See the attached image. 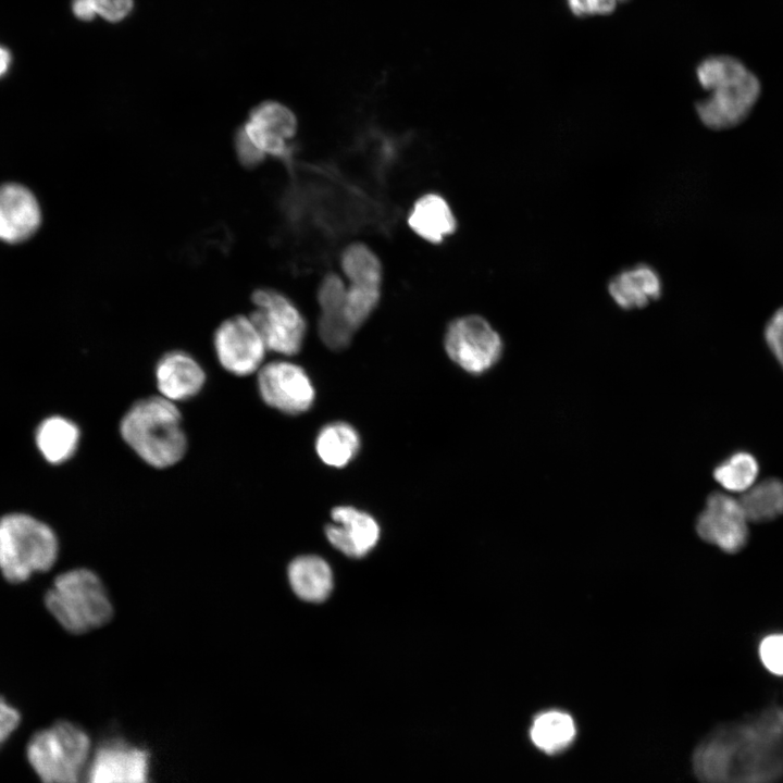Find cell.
Instances as JSON below:
<instances>
[{"mask_svg": "<svg viewBox=\"0 0 783 783\" xmlns=\"http://www.w3.org/2000/svg\"><path fill=\"white\" fill-rule=\"evenodd\" d=\"M44 601L58 624L75 635L103 626L113 616V605L102 580L87 568H74L57 575Z\"/></svg>", "mask_w": 783, "mask_h": 783, "instance_id": "obj_4", "label": "cell"}, {"mask_svg": "<svg viewBox=\"0 0 783 783\" xmlns=\"http://www.w3.org/2000/svg\"><path fill=\"white\" fill-rule=\"evenodd\" d=\"M608 293L623 310L642 309L660 298L662 281L652 266L638 263L616 274L609 281Z\"/></svg>", "mask_w": 783, "mask_h": 783, "instance_id": "obj_18", "label": "cell"}, {"mask_svg": "<svg viewBox=\"0 0 783 783\" xmlns=\"http://www.w3.org/2000/svg\"><path fill=\"white\" fill-rule=\"evenodd\" d=\"M293 592L306 601H322L330 595L333 576L328 564L318 556L295 558L287 569Z\"/></svg>", "mask_w": 783, "mask_h": 783, "instance_id": "obj_21", "label": "cell"}, {"mask_svg": "<svg viewBox=\"0 0 783 783\" xmlns=\"http://www.w3.org/2000/svg\"><path fill=\"white\" fill-rule=\"evenodd\" d=\"M738 500L748 522L773 521L783 515V480L768 477L755 483Z\"/></svg>", "mask_w": 783, "mask_h": 783, "instance_id": "obj_24", "label": "cell"}, {"mask_svg": "<svg viewBox=\"0 0 783 783\" xmlns=\"http://www.w3.org/2000/svg\"><path fill=\"white\" fill-rule=\"evenodd\" d=\"M40 222V211L33 194L16 184L0 187V238L17 243L30 236Z\"/></svg>", "mask_w": 783, "mask_h": 783, "instance_id": "obj_17", "label": "cell"}, {"mask_svg": "<svg viewBox=\"0 0 783 783\" xmlns=\"http://www.w3.org/2000/svg\"><path fill=\"white\" fill-rule=\"evenodd\" d=\"M154 378L159 395L176 403L197 396L206 384L207 374L191 355L171 350L158 360Z\"/></svg>", "mask_w": 783, "mask_h": 783, "instance_id": "obj_14", "label": "cell"}, {"mask_svg": "<svg viewBox=\"0 0 783 783\" xmlns=\"http://www.w3.org/2000/svg\"><path fill=\"white\" fill-rule=\"evenodd\" d=\"M72 11L75 17L84 22H89L97 16V13L89 0H73Z\"/></svg>", "mask_w": 783, "mask_h": 783, "instance_id": "obj_33", "label": "cell"}, {"mask_svg": "<svg viewBox=\"0 0 783 783\" xmlns=\"http://www.w3.org/2000/svg\"><path fill=\"white\" fill-rule=\"evenodd\" d=\"M619 3L620 0H566L569 11L576 17L608 15Z\"/></svg>", "mask_w": 783, "mask_h": 783, "instance_id": "obj_30", "label": "cell"}, {"mask_svg": "<svg viewBox=\"0 0 783 783\" xmlns=\"http://www.w3.org/2000/svg\"><path fill=\"white\" fill-rule=\"evenodd\" d=\"M251 300L254 309L249 316L268 351L286 357L297 355L306 335V321L297 307L271 288L256 289Z\"/></svg>", "mask_w": 783, "mask_h": 783, "instance_id": "obj_8", "label": "cell"}, {"mask_svg": "<svg viewBox=\"0 0 783 783\" xmlns=\"http://www.w3.org/2000/svg\"><path fill=\"white\" fill-rule=\"evenodd\" d=\"M79 436L74 422L63 417H50L39 425L36 440L46 460L62 463L75 453Z\"/></svg>", "mask_w": 783, "mask_h": 783, "instance_id": "obj_22", "label": "cell"}, {"mask_svg": "<svg viewBox=\"0 0 783 783\" xmlns=\"http://www.w3.org/2000/svg\"><path fill=\"white\" fill-rule=\"evenodd\" d=\"M410 228L424 240L439 244L451 235L457 222L448 202L437 194L420 197L408 216Z\"/></svg>", "mask_w": 783, "mask_h": 783, "instance_id": "obj_19", "label": "cell"}, {"mask_svg": "<svg viewBox=\"0 0 783 783\" xmlns=\"http://www.w3.org/2000/svg\"><path fill=\"white\" fill-rule=\"evenodd\" d=\"M762 667L772 675L783 676V632L763 635L757 647Z\"/></svg>", "mask_w": 783, "mask_h": 783, "instance_id": "obj_28", "label": "cell"}, {"mask_svg": "<svg viewBox=\"0 0 783 783\" xmlns=\"http://www.w3.org/2000/svg\"><path fill=\"white\" fill-rule=\"evenodd\" d=\"M120 435L148 465L165 469L185 456L188 440L175 402L153 395L135 401L121 419Z\"/></svg>", "mask_w": 783, "mask_h": 783, "instance_id": "obj_2", "label": "cell"}, {"mask_svg": "<svg viewBox=\"0 0 783 783\" xmlns=\"http://www.w3.org/2000/svg\"><path fill=\"white\" fill-rule=\"evenodd\" d=\"M692 765L700 783H779L783 780V705L718 725L697 745Z\"/></svg>", "mask_w": 783, "mask_h": 783, "instance_id": "obj_1", "label": "cell"}, {"mask_svg": "<svg viewBox=\"0 0 783 783\" xmlns=\"http://www.w3.org/2000/svg\"><path fill=\"white\" fill-rule=\"evenodd\" d=\"M748 523L738 499L713 492L697 517L696 532L706 543L726 554H736L748 542Z\"/></svg>", "mask_w": 783, "mask_h": 783, "instance_id": "obj_12", "label": "cell"}, {"mask_svg": "<svg viewBox=\"0 0 783 783\" xmlns=\"http://www.w3.org/2000/svg\"><path fill=\"white\" fill-rule=\"evenodd\" d=\"M89 749L90 739L83 729L60 721L36 732L26 755L42 783H79Z\"/></svg>", "mask_w": 783, "mask_h": 783, "instance_id": "obj_6", "label": "cell"}, {"mask_svg": "<svg viewBox=\"0 0 783 783\" xmlns=\"http://www.w3.org/2000/svg\"><path fill=\"white\" fill-rule=\"evenodd\" d=\"M360 437L353 426L333 422L321 428L315 439V451L327 465L343 468L357 455Z\"/></svg>", "mask_w": 783, "mask_h": 783, "instance_id": "obj_23", "label": "cell"}, {"mask_svg": "<svg viewBox=\"0 0 783 783\" xmlns=\"http://www.w3.org/2000/svg\"><path fill=\"white\" fill-rule=\"evenodd\" d=\"M213 348L220 365L236 376L257 373L264 364L266 346L249 315L227 318L214 331Z\"/></svg>", "mask_w": 783, "mask_h": 783, "instance_id": "obj_10", "label": "cell"}, {"mask_svg": "<svg viewBox=\"0 0 783 783\" xmlns=\"http://www.w3.org/2000/svg\"><path fill=\"white\" fill-rule=\"evenodd\" d=\"M699 85L708 96L695 108L700 122L719 130L734 127L750 113L760 95V83L738 59L718 54L704 59L696 67Z\"/></svg>", "mask_w": 783, "mask_h": 783, "instance_id": "obj_3", "label": "cell"}, {"mask_svg": "<svg viewBox=\"0 0 783 783\" xmlns=\"http://www.w3.org/2000/svg\"><path fill=\"white\" fill-rule=\"evenodd\" d=\"M381 298V287L352 285L347 286L345 299V316L356 331L374 311Z\"/></svg>", "mask_w": 783, "mask_h": 783, "instance_id": "obj_27", "label": "cell"}, {"mask_svg": "<svg viewBox=\"0 0 783 783\" xmlns=\"http://www.w3.org/2000/svg\"><path fill=\"white\" fill-rule=\"evenodd\" d=\"M10 61L11 58L9 51L0 46V76L8 71Z\"/></svg>", "mask_w": 783, "mask_h": 783, "instance_id": "obj_34", "label": "cell"}, {"mask_svg": "<svg viewBox=\"0 0 783 783\" xmlns=\"http://www.w3.org/2000/svg\"><path fill=\"white\" fill-rule=\"evenodd\" d=\"M624 1H626V0H620V2H624Z\"/></svg>", "mask_w": 783, "mask_h": 783, "instance_id": "obj_35", "label": "cell"}, {"mask_svg": "<svg viewBox=\"0 0 783 783\" xmlns=\"http://www.w3.org/2000/svg\"><path fill=\"white\" fill-rule=\"evenodd\" d=\"M763 336L769 350L783 369V307L767 321Z\"/></svg>", "mask_w": 783, "mask_h": 783, "instance_id": "obj_29", "label": "cell"}, {"mask_svg": "<svg viewBox=\"0 0 783 783\" xmlns=\"http://www.w3.org/2000/svg\"><path fill=\"white\" fill-rule=\"evenodd\" d=\"M84 783H150L147 750L110 739L96 751Z\"/></svg>", "mask_w": 783, "mask_h": 783, "instance_id": "obj_13", "label": "cell"}, {"mask_svg": "<svg viewBox=\"0 0 783 783\" xmlns=\"http://www.w3.org/2000/svg\"><path fill=\"white\" fill-rule=\"evenodd\" d=\"M332 518L336 524L326 527L327 538L345 555L362 557L375 546L380 529L368 513L350 506H339L333 509Z\"/></svg>", "mask_w": 783, "mask_h": 783, "instance_id": "obj_16", "label": "cell"}, {"mask_svg": "<svg viewBox=\"0 0 783 783\" xmlns=\"http://www.w3.org/2000/svg\"><path fill=\"white\" fill-rule=\"evenodd\" d=\"M448 357L471 374H483L501 358L504 344L498 332L478 315L453 320L445 334Z\"/></svg>", "mask_w": 783, "mask_h": 783, "instance_id": "obj_9", "label": "cell"}, {"mask_svg": "<svg viewBox=\"0 0 783 783\" xmlns=\"http://www.w3.org/2000/svg\"><path fill=\"white\" fill-rule=\"evenodd\" d=\"M297 130L294 112L276 101L252 109L235 135V151L246 166L259 165L266 157H286Z\"/></svg>", "mask_w": 783, "mask_h": 783, "instance_id": "obj_7", "label": "cell"}, {"mask_svg": "<svg viewBox=\"0 0 783 783\" xmlns=\"http://www.w3.org/2000/svg\"><path fill=\"white\" fill-rule=\"evenodd\" d=\"M573 717L559 709L537 713L529 731L533 745L546 755H558L568 749L576 736Z\"/></svg>", "mask_w": 783, "mask_h": 783, "instance_id": "obj_20", "label": "cell"}, {"mask_svg": "<svg viewBox=\"0 0 783 783\" xmlns=\"http://www.w3.org/2000/svg\"><path fill=\"white\" fill-rule=\"evenodd\" d=\"M347 286L335 273L326 274L319 287L318 301L321 308L319 335L330 349L347 348L355 330L345 316Z\"/></svg>", "mask_w": 783, "mask_h": 783, "instance_id": "obj_15", "label": "cell"}, {"mask_svg": "<svg viewBox=\"0 0 783 783\" xmlns=\"http://www.w3.org/2000/svg\"><path fill=\"white\" fill-rule=\"evenodd\" d=\"M340 265L350 284L381 287L382 264L366 245L353 243L346 247L340 257Z\"/></svg>", "mask_w": 783, "mask_h": 783, "instance_id": "obj_26", "label": "cell"}, {"mask_svg": "<svg viewBox=\"0 0 783 783\" xmlns=\"http://www.w3.org/2000/svg\"><path fill=\"white\" fill-rule=\"evenodd\" d=\"M60 543L46 522L23 512L0 517V574L12 584L49 571L59 558Z\"/></svg>", "mask_w": 783, "mask_h": 783, "instance_id": "obj_5", "label": "cell"}, {"mask_svg": "<svg viewBox=\"0 0 783 783\" xmlns=\"http://www.w3.org/2000/svg\"><path fill=\"white\" fill-rule=\"evenodd\" d=\"M714 481L730 493H745L759 474V462L748 450H736L713 468Z\"/></svg>", "mask_w": 783, "mask_h": 783, "instance_id": "obj_25", "label": "cell"}, {"mask_svg": "<svg viewBox=\"0 0 783 783\" xmlns=\"http://www.w3.org/2000/svg\"><path fill=\"white\" fill-rule=\"evenodd\" d=\"M20 721L18 710L0 696V747L14 732Z\"/></svg>", "mask_w": 783, "mask_h": 783, "instance_id": "obj_32", "label": "cell"}, {"mask_svg": "<svg viewBox=\"0 0 783 783\" xmlns=\"http://www.w3.org/2000/svg\"><path fill=\"white\" fill-rule=\"evenodd\" d=\"M97 13L108 22L119 23L126 18L134 8V0H89Z\"/></svg>", "mask_w": 783, "mask_h": 783, "instance_id": "obj_31", "label": "cell"}, {"mask_svg": "<svg viewBox=\"0 0 783 783\" xmlns=\"http://www.w3.org/2000/svg\"><path fill=\"white\" fill-rule=\"evenodd\" d=\"M257 388L266 406L290 415L308 411L315 398V390L307 372L300 365L286 360L263 364L257 372Z\"/></svg>", "mask_w": 783, "mask_h": 783, "instance_id": "obj_11", "label": "cell"}]
</instances>
